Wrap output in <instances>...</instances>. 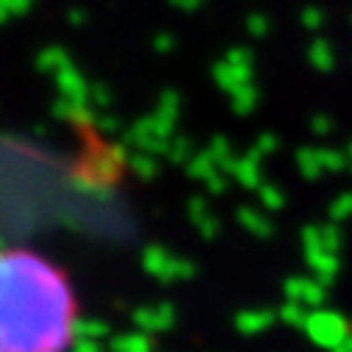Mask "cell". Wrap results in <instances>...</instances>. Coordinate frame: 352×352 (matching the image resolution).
<instances>
[{
    "mask_svg": "<svg viewBox=\"0 0 352 352\" xmlns=\"http://www.w3.org/2000/svg\"><path fill=\"white\" fill-rule=\"evenodd\" d=\"M78 324V292L58 263L0 247V352H72Z\"/></svg>",
    "mask_w": 352,
    "mask_h": 352,
    "instance_id": "obj_1",
    "label": "cell"
}]
</instances>
